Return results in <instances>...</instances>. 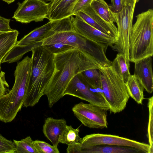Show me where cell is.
Returning a JSON list of instances; mask_svg holds the SVG:
<instances>
[{"label": "cell", "mask_w": 153, "mask_h": 153, "mask_svg": "<svg viewBox=\"0 0 153 153\" xmlns=\"http://www.w3.org/2000/svg\"><path fill=\"white\" fill-rule=\"evenodd\" d=\"M53 54L54 70L44 92L48 106L53 105L63 97L71 80L88 69L101 66L90 54L76 48Z\"/></svg>", "instance_id": "1"}, {"label": "cell", "mask_w": 153, "mask_h": 153, "mask_svg": "<svg viewBox=\"0 0 153 153\" xmlns=\"http://www.w3.org/2000/svg\"><path fill=\"white\" fill-rule=\"evenodd\" d=\"M55 43L69 45L86 52L103 67L111 64L105 53L108 46L88 41L77 34L73 27L71 16L56 20L46 33L42 46Z\"/></svg>", "instance_id": "2"}, {"label": "cell", "mask_w": 153, "mask_h": 153, "mask_svg": "<svg viewBox=\"0 0 153 153\" xmlns=\"http://www.w3.org/2000/svg\"><path fill=\"white\" fill-rule=\"evenodd\" d=\"M31 74L23 107H33L37 104L51 79L54 70L53 54L43 46L31 50Z\"/></svg>", "instance_id": "3"}, {"label": "cell", "mask_w": 153, "mask_h": 153, "mask_svg": "<svg viewBox=\"0 0 153 153\" xmlns=\"http://www.w3.org/2000/svg\"><path fill=\"white\" fill-rule=\"evenodd\" d=\"M32 59L28 56L18 62L14 71L15 80L12 89L0 97V120L10 123L23 107L30 79Z\"/></svg>", "instance_id": "4"}, {"label": "cell", "mask_w": 153, "mask_h": 153, "mask_svg": "<svg viewBox=\"0 0 153 153\" xmlns=\"http://www.w3.org/2000/svg\"><path fill=\"white\" fill-rule=\"evenodd\" d=\"M136 18L129 39V60L133 63L153 55V10L149 9Z\"/></svg>", "instance_id": "5"}, {"label": "cell", "mask_w": 153, "mask_h": 153, "mask_svg": "<svg viewBox=\"0 0 153 153\" xmlns=\"http://www.w3.org/2000/svg\"><path fill=\"white\" fill-rule=\"evenodd\" d=\"M102 97L109 110L114 114L120 112L126 107L130 96L125 82L116 68L112 64L99 69Z\"/></svg>", "instance_id": "6"}, {"label": "cell", "mask_w": 153, "mask_h": 153, "mask_svg": "<svg viewBox=\"0 0 153 153\" xmlns=\"http://www.w3.org/2000/svg\"><path fill=\"white\" fill-rule=\"evenodd\" d=\"M136 3V0H134L131 3L123 7L119 13H114L111 11L114 22L117 25L118 31L116 42L112 48L114 51L123 55L129 67V39Z\"/></svg>", "instance_id": "7"}, {"label": "cell", "mask_w": 153, "mask_h": 153, "mask_svg": "<svg viewBox=\"0 0 153 153\" xmlns=\"http://www.w3.org/2000/svg\"><path fill=\"white\" fill-rule=\"evenodd\" d=\"M56 21H49L36 28L17 41L16 45L5 55L1 63L17 62L26 53L36 47L41 46L46 33L51 28Z\"/></svg>", "instance_id": "8"}, {"label": "cell", "mask_w": 153, "mask_h": 153, "mask_svg": "<svg viewBox=\"0 0 153 153\" xmlns=\"http://www.w3.org/2000/svg\"><path fill=\"white\" fill-rule=\"evenodd\" d=\"M72 110L76 117L85 126L100 129L108 128V108L81 102L75 105Z\"/></svg>", "instance_id": "9"}, {"label": "cell", "mask_w": 153, "mask_h": 153, "mask_svg": "<svg viewBox=\"0 0 153 153\" xmlns=\"http://www.w3.org/2000/svg\"><path fill=\"white\" fill-rule=\"evenodd\" d=\"M80 143L82 150L97 146L108 145L133 147L148 153L149 147L147 143L116 135L100 133L85 135L82 138Z\"/></svg>", "instance_id": "10"}, {"label": "cell", "mask_w": 153, "mask_h": 153, "mask_svg": "<svg viewBox=\"0 0 153 153\" xmlns=\"http://www.w3.org/2000/svg\"><path fill=\"white\" fill-rule=\"evenodd\" d=\"M12 18L22 23L42 22L48 18V4L42 0H25L18 2Z\"/></svg>", "instance_id": "11"}, {"label": "cell", "mask_w": 153, "mask_h": 153, "mask_svg": "<svg viewBox=\"0 0 153 153\" xmlns=\"http://www.w3.org/2000/svg\"><path fill=\"white\" fill-rule=\"evenodd\" d=\"M69 95L78 97L100 107H109L103 97L98 92L90 88L81 79L79 74L68 83L64 96Z\"/></svg>", "instance_id": "12"}, {"label": "cell", "mask_w": 153, "mask_h": 153, "mask_svg": "<svg viewBox=\"0 0 153 153\" xmlns=\"http://www.w3.org/2000/svg\"><path fill=\"white\" fill-rule=\"evenodd\" d=\"M71 16L75 31L87 40L112 47L116 42L114 38L105 34L90 25L77 16Z\"/></svg>", "instance_id": "13"}, {"label": "cell", "mask_w": 153, "mask_h": 153, "mask_svg": "<svg viewBox=\"0 0 153 153\" xmlns=\"http://www.w3.org/2000/svg\"><path fill=\"white\" fill-rule=\"evenodd\" d=\"M74 16L79 17L90 25L117 40L118 31L115 25L109 23L103 19L97 14L91 5L77 12Z\"/></svg>", "instance_id": "14"}, {"label": "cell", "mask_w": 153, "mask_h": 153, "mask_svg": "<svg viewBox=\"0 0 153 153\" xmlns=\"http://www.w3.org/2000/svg\"><path fill=\"white\" fill-rule=\"evenodd\" d=\"M152 57L149 56L134 62L133 74L149 94L153 91Z\"/></svg>", "instance_id": "15"}, {"label": "cell", "mask_w": 153, "mask_h": 153, "mask_svg": "<svg viewBox=\"0 0 153 153\" xmlns=\"http://www.w3.org/2000/svg\"><path fill=\"white\" fill-rule=\"evenodd\" d=\"M78 0H52L48 3L49 21L60 20L73 16V10Z\"/></svg>", "instance_id": "16"}, {"label": "cell", "mask_w": 153, "mask_h": 153, "mask_svg": "<svg viewBox=\"0 0 153 153\" xmlns=\"http://www.w3.org/2000/svg\"><path fill=\"white\" fill-rule=\"evenodd\" d=\"M66 125L67 122L64 119H56L48 117L45 120L42 131L45 136L51 142L53 145L58 147L59 137Z\"/></svg>", "instance_id": "17"}, {"label": "cell", "mask_w": 153, "mask_h": 153, "mask_svg": "<svg viewBox=\"0 0 153 153\" xmlns=\"http://www.w3.org/2000/svg\"><path fill=\"white\" fill-rule=\"evenodd\" d=\"M19 33L18 30H14L0 34V71L3 58L16 45Z\"/></svg>", "instance_id": "18"}, {"label": "cell", "mask_w": 153, "mask_h": 153, "mask_svg": "<svg viewBox=\"0 0 153 153\" xmlns=\"http://www.w3.org/2000/svg\"><path fill=\"white\" fill-rule=\"evenodd\" d=\"M84 153H144L135 148L124 146L108 145L97 146L89 149L82 150Z\"/></svg>", "instance_id": "19"}, {"label": "cell", "mask_w": 153, "mask_h": 153, "mask_svg": "<svg viewBox=\"0 0 153 153\" xmlns=\"http://www.w3.org/2000/svg\"><path fill=\"white\" fill-rule=\"evenodd\" d=\"M125 84L129 96L138 104H142L144 88L138 80L134 75H131Z\"/></svg>", "instance_id": "20"}, {"label": "cell", "mask_w": 153, "mask_h": 153, "mask_svg": "<svg viewBox=\"0 0 153 153\" xmlns=\"http://www.w3.org/2000/svg\"><path fill=\"white\" fill-rule=\"evenodd\" d=\"M90 5L103 19L109 23L114 24L109 5L104 0H93Z\"/></svg>", "instance_id": "21"}, {"label": "cell", "mask_w": 153, "mask_h": 153, "mask_svg": "<svg viewBox=\"0 0 153 153\" xmlns=\"http://www.w3.org/2000/svg\"><path fill=\"white\" fill-rule=\"evenodd\" d=\"M79 129L78 128L75 129L71 126L66 125L62 134L60 136L59 143L67 145L80 143L82 138L79 135Z\"/></svg>", "instance_id": "22"}, {"label": "cell", "mask_w": 153, "mask_h": 153, "mask_svg": "<svg viewBox=\"0 0 153 153\" xmlns=\"http://www.w3.org/2000/svg\"><path fill=\"white\" fill-rule=\"evenodd\" d=\"M33 141L30 136L20 140H13L16 153H38Z\"/></svg>", "instance_id": "23"}, {"label": "cell", "mask_w": 153, "mask_h": 153, "mask_svg": "<svg viewBox=\"0 0 153 153\" xmlns=\"http://www.w3.org/2000/svg\"><path fill=\"white\" fill-rule=\"evenodd\" d=\"M112 64L117 69L125 82L131 75L130 67L128 66L123 55L118 53L112 62Z\"/></svg>", "instance_id": "24"}, {"label": "cell", "mask_w": 153, "mask_h": 153, "mask_svg": "<svg viewBox=\"0 0 153 153\" xmlns=\"http://www.w3.org/2000/svg\"><path fill=\"white\" fill-rule=\"evenodd\" d=\"M153 97L148 99V107L149 110V120L147 136L148 139L149 147L148 153H153Z\"/></svg>", "instance_id": "25"}, {"label": "cell", "mask_w": 153, "mask_h": 153, "mask_svg": "<svg viewBox=\"0 0 153 153\" xmlns=\"http://www.w3.org/2000/svg\"><path fill=\"white\" fill-rule=\"evenodd\" d=\"M33 143L38 153H59L58 147L42 141L36 140Z\"/></svg>", "instance_id": "26"}, {"label": "cell", "mask_w": 153, "mask_h": 153, "mask_svg": "<svg viewBox=\"0 0 153 153\" xmlns=\"http://www.w3.org/2000/svg\"><path fill=\"white\" fill-rule=\"evenodd\" d=\"M0 153H16L15 145L0 134Z\"/></svg>", "instance_id": "27"}, {"label": "cell", "mask_w": 153, "mask_h": 153, "mask_svg": "<svg viewBox=\"0 0 153 153\" xmlns=\"http://www.w3.org/2000/svg\"><path fill=\"white\" fill-rule=\"evenodd\" d=\"M42 46L53 54L60 53L74 48L69 45L61 43H55Z\"/></svg>", "instance_id": "28"}, {"label": "cell", "mask_w": 153, "mask_h": 153, "mask_svg": "<svg viewBox=\"0 0 153 153\" xmlns=\"http://www.w3.org/2000/svg\"><path fill=\"white\" fill-rule=\"evenodd\" d=\"M5 73L1 71L0 72V97L8 93L10 91L9 85L5 77Z\"/></svg>", "instance_id": "29"}, {"label": "cell", "mask_w": 153, "mask_h": 153, "mask_svg": "<svg viewBox=\"0 0 153 153\" xmlns=\"http://www.w3.org/2000/svg\"><path fill=\"white\" fill-rule=\"evenodd\" d=\"M93 0H78L73 10V16L90 6Z\"/></svg>", "instance_id": "30"}, {"label": "cell", "mask_w": 153, "mask_h": 153, "mask_svg": "<svg viewBox=\"0 0 153 153\" xmlns=\"http://www.w3.org/2000/svg\"><path fill=\"white\" fill-rule=\"evenodd\" d=\"M111 5H109V7L112 12L117 13L122 11L123 8L122 0H111Z\"/></svg>", "instance_id": "31"}, {"label": "cell", "mask_w": 153, "mask_h": 153, "mask_svg": "<svg viewBox=\"0 0 153 153\" xmlns=\"http://www.w3.org/2000/svg\"><path fill=\"white\" fill-rule=\"evenodd\" d=\"M10 19L0 16V32H7L14 30L10 25Z\"/></svg>", "instance_id": "32"}, {"label": "cell", "mask_w": 153, "mask_h": 153, "mask_svg": "<svg viewBox=\"0 0 153 153\" xmlns=\"http://www.w3.org/2000/svg\"><path fill=\"white\" fill-rule=\"evenodd\" d=\"M82 151L80 143L68 145L66 149L67 153H82Z\"/></svg>", "instance_id": "33"}, {"label": "cell", "mask_w": 153, "mask_h": 153, "mask_svg": "<svg viewBox=\"0 0 153 153\" xmlns=\"http://www.w3.org/2000/svg\"><path fill=\"white\" fill-rule=\"evenodd\" d=\"M123 7L131 3L134 0H122Z\"/></svg>", "instance_id": "34"}, {"label": "cell", "mask_w": 153, "mask_h": 153, "mask_svg": "<svg viewBox=\"0 0 153 153\" xmlns=\"http://www.w3.org/2000/svg\"><path fill=\"white\" fill-rule=\"evenodd\" d=\"M45 1H50L52 0H42Z\"/></svg>", "instance_id": "35"}, {"label": "cell", "mask_w": 153, "mask_h": 153, "mask_svg": "<svg viewBox=\"0 0 153 153\" xmlns=\"http://www.w3.org/2000/svg\"><path fill=\"white\" fill-rule=\"evenodd\" d=\"M4 32H0V34H1Z\"/></svg>", "instance_id": "36"}, {"label": "cell", "mask_w": 153, "mask_h": 153, "mask_svg": "<svg viewBox=\"0 0 153 153\" xmlns=\"http://www.w3.org/2000/svg\"><path fill=\"white\" fill-rule=\"evenodd\" d=\"M139 1V0H136L137 3Z\"/></svg>", "instance_id": "37"}]
</instances>
